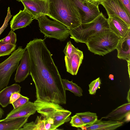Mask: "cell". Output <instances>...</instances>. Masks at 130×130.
Instances as JSON below:
<instances>
[{
	"mask_svg": "<svg viewBox=\"0 0 130 130\" xmlns=\"http://www.w3.org/2000/svg\"><path fill=\"white\" fill-rule=\"evenodd\" d=\"M77 7L80 14L82 23L89 22L100 14L99 5L86 0H72Z\"/></svg>",
	"mask_w": 130,
	"mask_h": 130,
	"instance_id": "obj_7",
	"label": "cell"
},
{
	"mask_svg": "<svg viewBox=\"0 0 130 130\" xmlns=\"http://www.w3.org/2000/svg\"><path fill=\"white\" fill-rule=\"evenodd\" d=\"M123 4L126 10L130 14V0H119Z\"/></svg>",
	"mask_w": 130,
	"mask_h": 130,
	"instance_id": "obj_31",
	"label": "cell"
},
{
	"mask_svg": "<svg viewBox=\"0 0 130 130\" xmlns=\"http://www.w3.org/2000/svg\"><path fill=\"white\" fill-rule=\"evenodd\" d=\"M116 49L119 59L126 61L130 60V30L125 37L120 38Z\"/></svg>",
	"mask_w": 130,
	"mask_h": 130,
	"instance_id": "obj_16",
	"label": "cell"
},
{
	"mask_svg": "<svg viewBox=\"0 0 130 130\" xmlns=\"http://www.w3.org/2000/svg\"><path fill=\"white\" fill-rule=\"evenodd\" d=\"M127 63L128 72L129 74V77H130V60H127Z\"/></svg>",
	"mask_w": 130,
	"mask_h": 130,
	"instance_id": "obj_33",
	"label": "cell"
},
{
	"mask_svg": "<svg viewBox=\"0 0 130 130\" xmlns=\"http://www.w3.org/2000/svg\"><path fill=\"white\" fill-rule=\"evenodd\" d=\"M34 103L37 111L45 118L47 122L52 125L55 130L71 120V112L59 104L37 100Z\"/></svg>",
	"mask_w": 130,
	"mask_h": 130,
	"instance_id": "obj_2",
	"label": "cell"
},
{
	"mask_svg": "<svg viewBox=\"0 0 130 130\" xmlns=\"http://www.w3.org/2000/svg\"><path fill=\"white\" fill-rule=\"evenodd\" d=\"M77 48L73 45L70 41H69L67 42L63 51L65 56L69 58L72 53L75 51Z\"/></svg>",
	"mask_w": 130,
	"mask_h": 130,
	"instance_id": "obj_28",
	"label": "cell"
},
{
	"mask_svg": "<svg viewBox=\"0 0 130 130\" xmlns=\"http://www.w3.org/2000/svg\"><path fill=\"white\" fill-rule=\"evenodd\" d=\"M21 95V94L19 92H14L12 93L10 98L9 104H12L18 99Z\"/></svg>",
	"mask_w": 130,
	"mask_h": 130,
	"instance_id": "obj_30",
	"label": "cell"
},
{
	"mask_svg": "<svg viewBox=\"0 0 130 130\" xmlns=\"http://www.w3.org/2000/svg\"><path fill=\"white\" fill-rule=\"evenodd\" d=\"M120 39L109 30L92 36L85 43L90 52L94 54L104 56L116 49Z\"/></svg>",
	"mask_w": 130,
	"mask_h": 130,
	"instance_id": "obj_4",
	"label": "cell"
},
{
	"mask_svg": "<svg viewBox=\"0 0 130 130\" xmlns=\"http://www.w3.org/2000/svg\"><path fill=\"white\" fill-rule=\"evenodd\" d=\"M30 69L29 56L26 50L21 60L20 64L17 68L14 80L16 83L24 81L30 75Z\"/></svg>",
	"mask_w": 130,
	"mask_h": 130,
	"instance_id": "obj_13",
	"label": "cell"
},
{
	"mask_svg": "<svg viewBox=\"0 0 130 130\" xmlns=\"http://www.w3.org/2000/svg\"><path fill=\"white\" fill-rule=\"evenodd\" d=\"M30 116L0 119V130H19L27 122Z\"/></svg>",
	"mask_w": 130,
	"mask_h": 130,
	"instance_id": "obj_15",
	"label": "cell"
},
{
	"mask_svg": "<svg viewBox=\"0 0 130 130\" xmlns=\"http://www.w3.org/2000/svg\"><path fill=\"white\" fill-rule=\"evenodd\" d=\"M70 122L72 126L77 128L84 127L83 122L81 119L76 114L71 117Z\"/></svg>",
	"mask_w": 130,
	"mask_h": 130,
	"instance_id": "obj_26",
	"label": "cell"
},
{
	"mask_svg": "<svg viewBox=\"0 0 130 130\" xmlns=\"http://www.w3.org/2000/svg\"><path fill=\"white\" fill-rule=\"evenodd\" d=\"M130 112V103H125L113 110L106 116L102 117L103 119L110 120L122 121ZM123 122V121H122Z\"/></svg>",
	"mask_w": 130,
	"mask_h": 130,
	"instance_id": "obj_17",
	"label": "cell"
},
{
	"mask_svg": "<svg viewBox=\"0 0 130 130\" xmlns=\"http://www.w3.org/2000/svg\"><path fill=\"white\" fill-rule=\"evenodd\" d=\"M0 40L5 43L15 44L17 40L16 34L13 31L11 30L6 37Z\"/></svg>",
	"mask_w": 130,
	"mask_h": 130,
	"instance_id": "obj_25",
	"label": "cell"
},
{
	"mask_svg": "<svg viewBox=\"0 0 130 130\" xmlns=\"http://www.w3.org/2000/svg\"><path fill=\"white\" fill-rule=\"evenodd\" d=\"M76 114L82 120L84 127L93 124L98 119L96 113H95L87 111L77 113Z\"/></svg>",
	"mask_w": 130,
	"mask_h": 130,
	"instance_id": "obj_21",
	"label": "cell"
},
{
	"mask_svg": "<svg viewBox=\"0 0 130 130\" xmlns=\"http://www.w3.org/2000/svg\"><path fill=\"white\" fill-rule=\"evenodd\" d=\"M29 99L27 97L21 95L20 97L12 104L14 108H16L24 105L29 101Z\"/></svg>",
	"mask_w": 130,
	"mask_h": 130,
	"instance_id": "obj_27",
	"label": "cell"
},
{
	"mask_svg": "<svg viewBox=\"0 0 130 130\" xmlns=\"http://www.w3.org/2000/svg\"><path fill=\"white\" fill-rule=\"evenodd\" d=\"M49 17L62 23L69 29L82 24L80 14L72 0H47Z\"/></svg>",
	"mask_w": 130,
	"mask_h": 130,
	"instance_id": "obj_1",
	"label": "cell"
},
{
	"mask_svg": "<svg viewBox=\"0 0 130 130\" xmlns=\"http://www.w3.org/2000/svg\"><path fill=\"white\" fill-rule=\"evenodd\" d=\"M109 30L107 19L102 12L91 22L82 23L69 29L71 38L76 42L85 43L89 38L99 32Z\"/></svg>",
	"mask_w": 130,
	"mask_h": 130,
	"instance_id": "obj_3",
	"label": "cell"
},
{
	"mask_svg": "<svg viewBox=\"0 0 130 130\" xmlns=\"http://www.w3.org/2000/svg\"><path fill=\"white\" fill-rule=\"evenodd\" d=\"M40 32L45 37L54 38L61 41H65L70 35L69 29L60 22L48 19L46 15L38 18Z\"/></svg>",
	"mask_w": 130,
	"mask_h": 130,
	"instance_id": "obj_5",
	"label": "cell"
},
{
	"mask_svg": "<svg viewBox=\"0 0 130 130\" xmlns=\"http://www.w3.org/2000/svg\"><path fill=\"white\" fill-rule=\"evenodd\" d=\"M15 44L5 43L0 40V57L9 55L16 48Z\"/></svg>",
	"mask_w": 130,
	"mask_h": 130,
	"instance_id": "obj_23",
	"label": "cell"
},
{
	"mask_svg": "<svg viewBox=\"0 0 130 130\" xmlns=\"http://www.w3.org/2000/svg\"><path fill=\"white\" fill-rule=\"evenodd\" d=\"M108 17L107 20L110 30L120 38L125 37L130 30V25L117 15Z\"/></svg>",
	"mask_w": 130,
	"mask_h": 130,
	"instance_id": "obj_10",
	"label": "cell"
},
{
	"mask_svg": "<svg viewBox=\"0 0 130 130\" xmlns=\"http://www.w3.org/2000/svg\"><path fill=\"white\" fill-rule=\"evenodd\" d=\"M87 0V1H88V0Z\"/></svg>",
	"mask_w": 130,
	"mask_h": 130,
	"instance_id": "obj_38",
	"label": "cell"
},
{
	"mask_svg": "<svg viewBox=\"0 0 130 130\" xmlns=\"http://www.w3.org/2000/svg\"><path fill=\"white\" fill-rule=\"evenodd\" d=\"M101 84V80L100 77L91 82L89 85V94L91 95L95 94Z\"/></svg>",
	"mask_w": 130,
	"mask_h": 130,
	"instance_id": "obj_24",
	"label": "cell"
},
{
	"mask_svg": "<svg viewBox=\"0 0 130 130\" xmlns=\"http://www.w3.org/2000/svg\"><path fill=\"white\" fill-rule=\"evenodd\" d=\"M4 113V110L0 107V119L2 118Z\"/></svg>",
	"mask_w": 130,
	"mask_h": 130,
	"instance_id": "obj_32",
	"label": "cell"
},
{
	"mask_svg": "<svg viewBox=\"0 0 130 130\" xmlns=\"http://www.w3.org/2000/svg\"><path fill=\"white\" fill-rule=\"evenodd\" d=\"M24 9L36 20L42 15L49 16L47 0H21Z\"/></svg>",
	"mask_w": 130,
	"mask_h": 130,
	"instance_id": "obj_9",
	"label": "cell"
},
{
	"mask_svg": "<svg viewBox=\"0 0 130 130\" xmlns=\"http://www.w3.org/2000/svg\"><path fill=\"white\" fill-rule=\"evenodd\" d=\"M1 0H0V1H1Z\"/></svg>",
	"mask_w": 130,
	"mask_h": 130,
	"instance_id": "obj_39",
	"label": "cell"
},
{
	"mask_svg": "<svg viewBox=\"0 0 130 130\" xmlns=\"http://www.w3.org/2000/svg\"><path fill=\"white\" fill-rule=\"evenodd\" d=\"M61 81L66 90L70 91L77 96L80 97L83 95V90L77 84L73 83L72 81H70L65 79L62 78Z\"/></svg>",
	"mask_w": 130,
	"mask_h": 130,
	"instance_id": "obj_20",
	"label": "cell"
},
{
	"mask_svg": "<svg viewBox=\"0 0 130 130\" xmlns=\"http://www.w3.org/2000/svg\"><path fill=\"white\" fill-rule=\"evenodd\" d=\"M35 130H54L53 125L46 121L45 118L41 115L37 116L34 122Z\"/></svg>",
	"mask_w": 130,
	"mask_h": 130,
	"instance_id": "obj_22",
	"label": "cell"
},
{
	"mask_svg": "<svg viewBox=\"0 0 130 130\" xmlns=\"http://www.w3.org/2000/svg\"><path fill=\"white\" fill-rule=\"evenodd\" d=\"M25 47H19L7 59L0 63V90L7 86L11 77L19 66Z\"/></svg>",
	"mask_w": 130,
	"mask_h": 130,
	"instance_id": "obj_6",
	"label": "cell"
},
{
	"mask_svg": "<svg viewBox=\"0 0 130 130\" xmlns=\"http://www.w3.org/2000/svg\"><path fill=\"white\" fill-rule=\"evenodd\" d=\"M37 111L34 103L28 101L20 107L14 108L7 116L5 119H9L34 114Z\"/></svg>",
	"mask_w": 130,
	"mask_h": 130,
	"instance_id": "obj_14",
	"label": "cell"
},
{
	"mask_svg": "<svg viewBox=\"0 0 130 130\" xmlns=\"http://www.w3.org/2000/svg\"><path fill=\"white\" fill-rule=\"evenodd\" d=\"M83 52L77 48L69 58L65 56L67 71L72 75H76L83 59Z\"/></svg>",
	"mask_w": 130,
	"mask_h": 130,
	"instance_id": "obj_11",
	"label": "cell"
},
{
	"mask_svg": "<svg viewBox=\"0 0 130 130\" xmlns=\"http://www.w3.org/2000/svg\"><path fill=\"white\" fill-rule=\"evenodd\" d=\"M12 15H11L10 7L8 8L7 15L5 18L4 23L0 28V35L4 30L6 28L8 25V22L11 18Z\"/></svg>",
	"mask_w": 130,
	"mask_h": 130,
	"instance_id": "obj_29",
	"label": "cell"
},
{
	"mask_svg": "<svg viewBox=\"0 0 130 130\" xmlns=\"http://www.w3.org/2000/svg\"><path fill=\"white\" fill-rule=\"evenodd\" d=\"M100 0H88V1L96 3L99 5V2Z\"/></svg>",
	"mask_w": 130,
	"mask_h": 130,
	"instance_id": "obj_34",
	"label": "cell"
},
{
	"mask_svg": "<svg viewBox=\"0 0 130 130\" xmlns=\"http://www.w3.org/2000/svg\"><path fill=\"white\" fill-rule=\"evenodd\" d=\"M34 19L32 16L24 9L20 10L18 13L13 17L10 23L11 30L13 31L26 27Z\"/></svg>",
	"mask_w": 130,
	"mask_h": 130,
	"instance_id": "obj_12",
	"label": "cell"
},
{
	"mask_svg": "<svg viewBox=\"0 0 130 130\" xmlns=\"http://www.w3.org/2000/svg\"><path fill=\"white\" fill-rule=\"evenodd\" d=\"M21 87L17 84L6 87L0 91V105L5 107L9 104L10 96L14 92L20 93Z\"/></svg>",
	"mask_w": 130,
	"mask_h": 130,
	"instance_id": "obj_19",
	"label": "cell"
},
{
	"mask_svg": "<svg viewBox=\"0 0 130 130\" xmlns=\"http://www.w3.org/2000/svg\"><path fill=\"white\" fill-rule=\"evenodd\" d=\"M114 76L113 75L111 74L109 75V78L111 80H113L114 79Z\"/></svg>",
	"mask_w": 130,
	"mask_h": 130,
	"instance_id": "obj_36",
	"label": "cell"
},
{
	"mask_svg": "<svg viewBox=\"0 0 130 130\" xmlns=\"http://www.w3.org/2000/svg\"><path fill=\"white\" fill-rule=\"evenodd\" d=\"M122 121L97 120L93 124L85 126L84 129L87 130H114L122 126Z\"/></svg>",
	"mask_w": 130,
	"mask_h": 130,
	"instance_id": "obj_18",
	"label": "cell"
},
{
	"mask_svg": "<svg viewBox=\"0 0 130 130\" xmlns=\"http://www.w3.org/2000/svg\"><path fill=\"white\" fill-rule=\"evenodd\" d=\"M17 1H19V2H20L21 1V0H16Z\"/></svg>",
	"mask_w": 130,
	"mask_h": 130,
	"instance_id": "obj_37",
	"label": "cell"
},
{
	"mask_svg": "<svg viewBox=\"0 0 130 130\" xmlns=\"http://www.w3.org/2000/svg\"><path fill=\"white\" fill-rule=\"evenodd\" d=\"M127 99L128 102H130V89H129L128 91V92Z\"/></svg>",
	"mask_w": 130,
	"mask_h": 130,
	"instance_id": "obj_35",
	"label": "cell"
},
{
	"mask_svg": "<svg viewBox=\"0 0 130 130\" xmlns=\"http://www.w3.org/2000/svg\"><path fill=\"white\" fill-rule=\"evenodd\" d=\"M99 5L105 9L108 16L115 15L130 25V14L123 4L119 0H100Z\"/></svg>",
	"mask_w": 130,
	"mask_h": 130,
	"instance_id": "obj_8",
	"label": "cell"
}]
</instances>
